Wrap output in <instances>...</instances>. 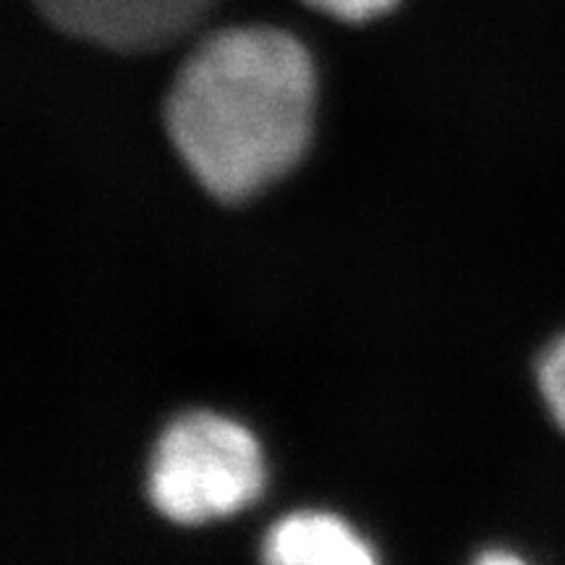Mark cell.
Listing matches in <instances>:
<instances>
[{
	"label": "cell",
	"instance_id": "obj_1",
	"mask_svg": "<svg viewBox=\"0 0 565 565\" xmlns=\"http://www.w3.org/2000/svg\"><path fill=\"white\" fill-rule=\"evenodd\" d=\"M312 108L315 66L301 40L280 26L233 24L210 32L183 61L166 124L196 181L238 202L296 166Z\"/></svg>",
	"mask_w": 565,
	"mask_h": 565
},
{
	"label": "cell",
	"instance_id": "obj_2",
	"mask_svg": "<svg viewBox=\"0 0 565 565\" xmlns=\"http://www.w3.org/2000/svg\"><path fill=\"white\" fill-rule=\"evenodd\" d=\"M265 484L257 440L215 414L175 419L154 445L150 500L175 524H202L249 505Z\"/></svg>",
	"mask_w": 565,
	"mask_h": 565
},
{
	"label": "cell",
	"instance_id": "obj_3",
	"mask_svg": "<svg viewBox=\"0 0 565 565\" xmlns=\"http://www.w3.org/2000/svg\"><path fill=\"white\" fill-rule=\"evenodd\" d=\"M223 0H32L45 24L113 53H154L186 38Z\"/></svg>",
	"mask_w": 565,
	"mask_h": 565
},
{
	"label": "cell",
	"instance_id": "obj_4",
	"mask_svg": "<svg viewBox=\"0 0 565 565\" xmlns=\"http://www.w3.org/2000/svg\"><path fill=\"white\" fill-rule=\"evenodd\" d=\"M265 561L280 565H366L370 547L330 513H294L270 529Z\"/></svg>",
	"mask_w": 565,
	"mask_h": 565
},
{
	"label": "cell",
	"instance_id": "obj_5",
	"mask_svg": "<svg viewBox=\"0 0 565 565\" xmlns=\"http://www.w3.org/2000/svg\"><path fill=\"white\" fill-rule=\"evenodd\" d=\"M299 3L303 9L320 13V17L359 26L393 13L401 6V0H299Z\"/></svg>",
	"mask_w": 565,
	"mask_h": 565
},
{
	"label": "cell",
	"instance_id": "obj_6",
	"mask_svg": "<svg viewBox=\"0 0 565 565\" xmlns=\"http://www.w3.org/2000/svg\"><path fill=\"white\" fill-rule=\"evenodd\" d=\"M540 387L545 395L550 412H553L555 422L565 429V335L545 351V356L540 359Z\"/></svg>",
	"mask_w": 565,
	"mask_h": 565
}]
</instances>
